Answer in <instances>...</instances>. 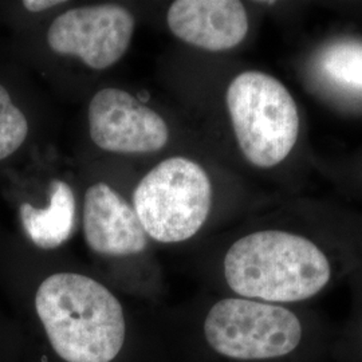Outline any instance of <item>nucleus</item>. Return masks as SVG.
<instances>
[{"label": "nucleus", "mask_w": 362, "mask_h": 362, "mask_svg": "<svg viewBox=\"0 0 362 362\" xmlns=\"http://www.w3.org/2000/svg\"><path fill=\"white\" fill-rule=\"evenodd\" d=\"M223 272L228 287L240 298L293 306L329 287L334 266L310 238L264 230L248 233L228 248Z\"/></svg>", "instance_id": "1"}, {"label": "nucleus", "mask_w": 362, "mask_h": 362, "mask_svg": "<svg viewBox=\"0 0 362 362\" xmlns=\"http://www.w3.org/2000/svg\"><path fill=\"white\" fill-rule=\"evenodd\" d=\"M35 309L55 353L66 362H110L122 349L121 303L86 275L58 272L39 286Z\"/></svg>", "instance_id": "2"}, {"label": "nucleus", "mask_w": 362, "mask_h": 362, "mask_svg": "<svg viewBox=\"0 0 362 362\" xmlns=\"http://www.w3.org/2000/svg\"><path fill=\"white\" fill-rule=\"evenodd\" d=\"M209 348L240 362H318L324 350L321 327L291 306L247 298H224L204 320Z\"/></svg>", "instance_id": "3"}, {"label": "nucleus", "mask_w": 362, "mask_h": 362, "mask_svg": "<svg viewBox=\"0 0 362 362\" xmlns=\"http://www.w3.org/2000/svg\"><path fill=\"white\" fill-rule=\"evenodd\" d=\"M226 103L239 148L258 168H272L293 152L299 136L298 106L285 85L258 70L228 85Z\"/></svg>", "instance_id": "4"}, {"label": "nucleus", "mask_w": 362, "mask_h": 362, "mask_svg": "<svg viewBox=\"0 0 362 362\" xmlns=\"http://www.w3.org/2000/svg\"><path fill=\"white\" fill-rule=\"evenodd\" d=\"M133 206L146 235L160 243H180L204 226L212 206V184L197 163L170 157L139 182Z\"/></svg>", "instance_id": "5"}, {"label": "nucleus", "mask_w": 362, "mask_h": 362, "mask_svg": "<svg viewBox=\"0 0 362 362\" xmlns=\"http://www.w3.org/2000/svg\"><path fill=\"white\" fill-rule=\"evenodd\" d=\"M134 18L122 6L100 4L61 13L47 31L52 52L78 57L94 70L117 64L129 47Z\"/></svg>", "instance_id": "6"}, {"label": "nucleus", "mask_w": 362, "mask_h": 362, "mask_svg": "<svg viewBox=\"0 0 362 362\" xmlns=\"http://www.w3.org/2000/svg\"><path fill=\"white\" fill-rule=\"evenodd\" d=\"M89 132L94 144L115 153H153L169 140L164 118L128 91L106 88L89 104Z\"/></svg>", "instance_id": "7"}, {"label": "nucleus", "mask_w": 362, "mask_h": 362, "mask_svg": "<svg viewBox=\"0 0 362 362\" xmlns=\"http://www.w3.org/2000/svg\"><path fill=\"white\" fill-rule=\"evenodd\" d=\"M83 233L88 246L106 257L143 252L148 238L134 208L105 182L91 185L85 194Z\"/></svg>", "instance_id": "8"}, {"label": "nucleus", "mask_w": 362, "mask_h": 362, "mask_svg": "<svg viewBox=\"0 0 362 362\" xmlns=\"http://www.w3.org/2000/svg\"><path fill=\"white\" fill-rule=\"evenodd\" d=\"M176 38L207 52H227L248 33V15L236 0H177L167 13Z\"/></svg>", "instance_id": "9"}, {"label": "nucleus", "mask_w": 362, "mask_h": 362, "mask_svg": "<svg viewBox=\"0 0 362 362\" xmlns=\"http://www.w3.org/2000/svg\"><path fill=\"white\" fill-rule=\"evenodd\" d=\"M50 202L46 208L23 203L19 208L22 226L30 240L43 250L62 246L74 233L76 197L71 187L59 179L50 182Z\"/></svg>", "instance_id": "10"}, {"label": "nucleus", "mask_w": 362, "mask_h": 362, "mask_svg": "<svg viewBox=\"0 0 362 362\" xmlns=\"http://www.w3.org/2000/svg\"><path fill=\"white\" fill-rule=\"evenodd\" d=\"M318 70L332 85L362 95V42L332 43L320 54Z\"/></svg>", "instance_id": "11"}, {"label": "nucleus", "mask_w": 362, "mask_h": 362, "mask_svg": "<svg viewBox=\"0 0 362 362\" xmlns=\"http://www.w3.org/2000/svg\"><path fill=\"white\" fill-rule=\"evenodd\" d=\"M28 134V122L22 110L15 106L8 94L0 85V160L15 153Z\"/></svg>", "instance_id": "12"}, {"label": "nucleus", "mask_w": 362, "mask_h": 362, "mask_svg": "<svg viewBox=\"0 0 362 362\" xmlns=\"http://www.w3.org/2000/svg\"><path fill=\"white\" fill-rule=\"evenodd\" d=\"M62 3L64 1H59V0H26L23 1V6L30 13H40Z\"/></svg>", "instance_id": "13"}, {"label": "nucleus", "mask_w": 362, "mask_h": 362, "mask_svg": "<svg viewBox=\"0 0 362 362\" xmlns=\"http://www.w3.org/2000/svg\"><path fill=\"white\" fill-rule=\"evenodd\" d=\"M351 332V346L357 351V356L362 360V315L356 325V327L350 329Z\"/></svg>", "instance_id": "14"}]
</instances>
